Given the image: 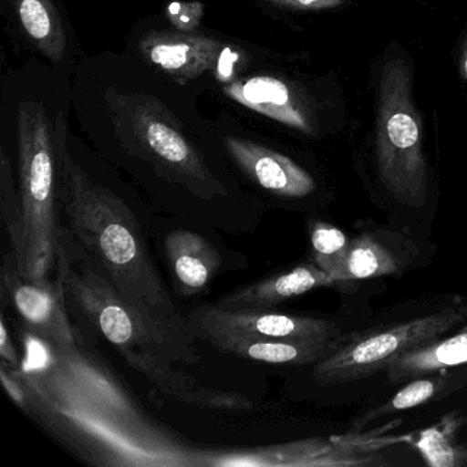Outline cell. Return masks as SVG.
<instances>
[{"instance_id": "1", "label": "cell", "mask_w": 467, "mask_h": 467, "mask_svg": "<svg viewBox=\"0 0 467 467\" xmlns=\"http://www.w3.org/2000/svg\"><path fill=\"white\" fill-rule=\"evenodd\" d=\"M10 368V366H9ZM13 373L28 393V409L87 461L99 466H206L193 450L152 422L121 382L83 346L29 347Z\"/></svg>"}, {"instance_id": "2", "label": "cell", "mask_w": 467, "mask_h": 467, "mask_svg": "<svg viewBox=\"0 0 467 467\" xmlns=\"http://www.w3.org/2000/svg\"><path fill=\"white\" fill-rule=\"evenodd\" d=\"M61 177L62 204L73 239L135 307L179 338L182 318L150 261L130 209L108 188L95 184L67 151H62Z\"/></svg>"}, {"instance_id": "3", "label": "cell", "mask_w": 467, "mask_h": 467, "mask_svg": "<svg viewBox=\"0 0 467 467\" xmlns=\"http://www.w3.org/2000/svg\"><path fill=\"white\" fill-rule=\"evenodd\" d=\"M20 210L7 225L12 256L24 277L47 283L67 250L57 217L56 150L50 119L39 103H24L17 116Z\"/></svg>"}, {"instance_id": "4", "label": "cell", "mask_w": 467, "mask_h": 467, "mask_svg": "<svg viewBox=\"0 0 467 467\" xmlns=\"http://www.w3.org/2000/svg\"><path fill=\"white\" fill-rule=\"evenodd\" d=\"M377 165L388 192L409 206H420L428 176L420 119L412 102V78L401 58L385 61L377 98Z\"/></svg>"}, {"instance_id": "5", "label": "cell", "mask_w": 467, "mask_h": 467, "mask_svg": "<svg viewBox=\"0 0 467 467\" xmlns=\"http://www.w3.org/2000/svg\"><path fill=\"white\" fill-rule=\"evenodd\" d=\"M58 270L69 296L121 354L138 349L165 359L176 349V337L144 316L95 266L70 269L65 256Z\"/></svg>"}, {"instance_id": "6", "label": "cell", "mask_w": 467, "mask_h": 467, "mask_svg": "<svg viewBox=\"0 0 467 467\" xmlns=\"http://www.w3.org/2000/svg\"><path fill=\"white\" fill-rule=\"evenodd\" d=\"M463 319L455 308L355 335L317 363L314 379L319 384H343L371 376L398 359L404 352L439 340Z\"/></svg>"}, {"instance_id": "7", "label": "cell", "mask_w": 467, "mask_h": 467, "mask_svg": "<svg viewBox=\"0 0 467 467\" xmlns=\"http://www.w3.org/2000/svg\"><path fill=\"white\" fill-rule=\"evenodd\" d=\"M195 319L204 337L240 335L286 341L340 340V329L332 322L258 308L225 310L210 306L199 310Z\"/></svg>"}, {"instance_id": "8", "label": "cell", "mask_w": 467, "mask_h": 467, "mask_svg": "<svg viewBox=\"0 0 467 467\" xmlns=\"http://www.w3.org/2000/svg\"><path fill=\"white\" fill-rule=\"evenodd\" d=\"M2 284L32 332L58 348L72 349L83 346V337L67 317V289L61 277L57 283H35L21 275L12 256L5 262Z\"/></svg>"}, {"instance_id": "9", "label": "cell", "mask_w": 467, "mask_h": 467, "mask_svg": "<svg viewBox=\"0 0 467 467\" xmlns=\"http://www.w3.org/2000/svg\"><path fill=\"white\" fill-rule=\"evenodd\" d=\"M130 121L141 146L166 168L185 179H209L201 155L160 103L139 100L130 111Z\"/></svg>"}, {"instance_id": "10", "label": "cell", "mask_w": 467, "mask_h": 467, "mask_svg": "<svg viewBox=\"0 0 467 467\" xmlns=\"http://www.w3.org/2000/svg\"><path fill=\"white\" fill-rule=\"evenodd\" d=\"M139 48L150 64L182 83L217 67L223 54V45L217 40L182 31L150 34Z\"/></svg>"}, {"instance_id": "11", "label": "cell", "mask_w": 467, "mask_h": 467, "mask_svg": "<svg viewBox=\"0 0 467 467\" xmlns=\"http://www.w3.org/2000/svg\"><path fill=\"white\" fill-rule=\"evenodd\" d=\"M225 146L237 165L275 195L305 198L316 190L313 177L280 152L239 138H226Z\"/></svg>"}, {"instance_id": "12", "label": "cell", "mask_w": 467, "mask_h": 467, "mask_svg": "<svg viewBox=\"0 0 467 467\" xmlns=\"http://www.w3.org/2000/svg\"><path fill=\"white\" fill-rule=\"evenodd\" d=\"M125 360L139 373L146 376L162 392L193 406L213 410H248L251 401L236 392L209 389L180 371H174L165 359L149 351L124 352Z\"/></svg>"}, {"instance_id": "13", "label": "cell", "mask_w": 467, "mask_h": 467, "mask_svg": "<svg viewBox=\"0 0 467 467\" xmlns=\"http://www.w3.org/2000/svg\"><path fill=\"white\" fill-rule=\"evenodd\" d=\"M330 284H333L332 278L316 264L300 265L289 272L273 275L266 280L251 284L245 288L226 295L215 305V307L225 308V310H237V308L270 310L291 297L300 296L319 286H327Z\"/></svg>"}, {"instance_id": "14", "label": "cell", "mask_w": 467, "mask_h": 467, "mask_svg": "<svg viewBox=\"0 0 467 467\" xmlns=\"http://www.w3.org/2000/svg\"><path fill=\"white\" fill-rule=\"evenodd\" d=\"M207 340L226 354L275 365H307L319 362L338 341H286L240 335L209 336Z\"/></svg>"}, {"instance_id": "15", "label": "cell", "mask_w": 467, "mask_h": 467, "mask_svg": "<svg viewBox=\"0 0 467 467\" xmlns=\"http://www.w3.org/2000/svg\"><path fill=\"white\" fill-rule=\"evenodd\" d=\"M225 94L240 105L288 125L302 132H311L310 121L291 89L278 78H248L225 87Z\"/></svg>"}, {"instance_id": "16", "label": "cell", "mask_w": 467, "mask_h": 467, "mask_svg": "<svg viewBox=\"0 0 467 467\" xmlns=\"http://www.w3.org/2000/svg\"><path fill=\"white\" fill-rule=\"evenodd\" d=\"M166 253L174 277L185 295L203 291L220 267L217 250L193 232H171L166 239Z\"/></svg>"}, {"instance_id": "17", "label": "cell", "mask_w": 467, "mask_h": 467, "mask_svg": "<svg viewBox=\"0 0 467 467\" xmlns=\"http://www.w3.org/2000/svg\"><path fill=\"white\" fill-rule=\"evenodd\" d=\"M467 363V332L410 349L388 366L392 381H403L431 371Z\"/></svg>"}, {"instance_id": "18", "label": "cell", "mask_w": 467, "mask_h": 467, "mask_svg": "<svg viewBox=\"0 0 467 467\" xmlns=\"http://www.w3.org/2000/svg\"><path fill=\"white\" fill-rule=\"evenodd\" d=\"M401 261L384 244L365 234L351 240L338 264L329 273L333 283L366 280L399 272Z\"/></svg>"}, {"instance_id": "19", "label": "cell", "mask_w": 467, "mask_h": 467, "mask_svg": "<svg viewBox=\"0 0 467 467\" xmlns=\"http://www.w3.org/2000/svg\"><path fill=\"white\" fill-rule=\"evenodd\" d=\"M21 26L43 56L61 62L67 51L64 26L51 0H15Z\"/></svg>"}, {"instance_id": "20", "label": "cell", "mask_w": 467, "mask_h": 467, "mask_svg": "<svg viewBox=\"0 0 467 467\" xmlns=\"http://www.w3.org/2000/svg\"><path fill=\"white\" fill-rule=\"evenodd\" d=\"M310 239L314 264L329 275L346 251L348 239L340 229L325 223L311 226Z\"/></svg>"}, {"instance_id": "21", "label": "cell", "mask_w": 467, "mask_h": 467, "mask_svg": "<svg viewBox=\"0 0 467 467\" xmlns=\"http://www.w3.org/2000/svg\"><path fill=\"white\" fill-rule=\"evenodd\" d=\"M418 447L431 466L451 467L462 463L458 461L459 455L455 448L436 429L425 431L418 442Z\"/></svg>"}, {"instance_id": "22", "label": "cell", "mask_w": 467, "mask_h": 467, "mask_svg": "<svg viewBox=\"0 0 467 467\" xmlns=\"http://www.w3.org/2000/svg\"><path fill=\"white\" fill-rule=\"evenodd\" d=\"M436 389V382L431 379H417V381L410 382L396 393L395 398L390 401V409L407 410L420 406L429 400Z\"/></svg>"}, {"instance_id": "23", "label": "cell", "mask_w": 467, "mask_h": 467, "mask_svg": "<svg viewBox=\"0 0 467 467\" xmlns=\"http://www.w3.org/2000/svg\"><path fill=\"white\" fill-rule=\"evenodd\" d=\"M203 16V5L201 2H173L169 6L168 17L171 23L182 32H193Z\"/></svg>"}, {"instance_id": "24", "label": "cell", "mask_w": 467, "mask_h": 467, "mask_svg": "<svg viewBox=\"0 0 467 467\" xmlns=\"http://www.w3.org/2000/svg\"><path fill=\"white\" fill-rule=\"evenodd\" d=\"M0 379H2V384H4L5 389L9 393L10 398L21 407V409H28V393H26V388H24L23 382L17 379L12 368L2 362L0 365Z\"/></svg>"}, {"instance_id": "25", "label": "cell", "mask_w": 467, "mask_h": 467, "mask_svg": "<svg viewBox=\"0 0 467 467\" xmlns=\"http://www.w3.org/2000/svg\"><path fill=\"white\" fill-rule=\"evenodd\" d=\"M280 6L292 7L297 10H327L343 6L344 0H269Z\"/></svg>"}, {"instance_id": "26", "label": "cell", "mask_w": 467, "mask_h": 467, "mask_svg": "<svg viewBox=\"0 0 467 467\" xmlns=\"http://www.w3.org/2000/svg\"><path fill=\"white\" fill-rule=\"evenodd\" d=\"M0 358H2V362L6 363L10 368H20L23 366V362L18 358L15 346H13L9 332H7L5 319L0 322Z\"/></svg>"}, {"instance_id": "27", "label": "cell", "mask_w": 467, "mask_h": 467, "mask_svg": "<svg viewBox=\"0 0 467 467\" xmlns=\"http://www.w3.org/2000/svg\"><path fill=\"white\" fill-rule=\"evenodd\" d=\"M462 69L467 78V36L463 43V48H462Z\"/></svg>"}]
</instances>
